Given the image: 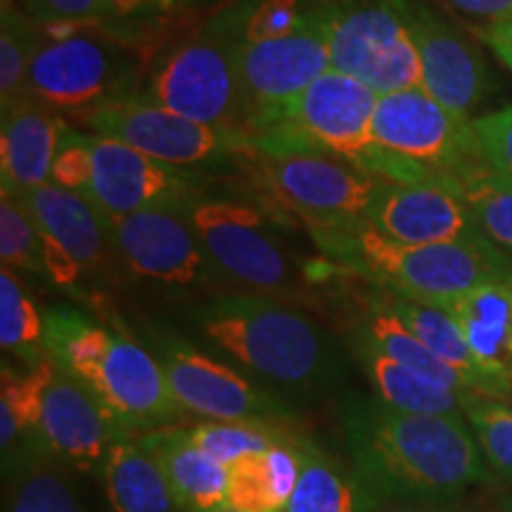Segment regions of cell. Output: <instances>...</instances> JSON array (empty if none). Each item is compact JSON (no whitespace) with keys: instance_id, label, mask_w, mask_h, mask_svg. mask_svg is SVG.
<instances>
[{"instance_id":"cell-1","label":"cell","mask_w":512,"mask_h":512,"mask_svg":"<svg viewBox=\"0 0 512 512\" xmlns=\"http://www.w3.org/2000/svg\"><path fill=\"white\" fill-rule=\"evenodd\" d=\"M339 427L349 465L377 501L458 503L494 479L465 415H418L347 392Z\"/></svg>"},{"instance_id":"cell-2","label":"cell","mask_w":512,"mask_h":512,"mask_svg":"<svg viewBox=\"0 0 512 512\" xmlns=\"http://www.w3.org/2000/svg\"><path fill=\"white\" fill-rule=\"evenodd\" d=\"M188 320L209 349L292 406L325 399L347 377L344 342L299 306L221 292L195 306Z\"/></svg>"},{"instance_id":"cell-3","label":"cell","mask_w":512,"mask_h":512,"mask_svg":"<svg viewBox=\"0 0 512 512\" xmlns=\"http://www.w3.org/2000/svg\"><path fill=\"white\" fill-rule=\"evenodd\" d=\"M46 354L57 370L79 380L133 437L181 418L159 361L117 316L95 320L72 306H50Z\"/></svg>"},{"instance_id":"cell-4","label":"cell","mask_w":512,"mask_h":512,"mask_svg":"<svg viewBox=\"0 0 512 512\" xmlns=\"http://www.w3.org/2000/svg\"><path fill=\"white\" fill-rule=\"evenodd\" d=\"M328 254L382 290L439 309L512 275V256L484 235L408 247L384 238L370 221L344 235Z\"/></svg>"},{"instance_id":"cell-5","label":"cell","mask_w":512,"mask_h":512,"mask_svg":"<svg viewBox=\"0 0 512 512\" xmlns=\"http://www.w3.org/2000/svg\"><path fill=\"white\" fill-rule=\"evenodd\" d=\"M204 254L233 292H249L292 306H318L313 275L294 259L275 223L252 204L202 197L185 204Z\"/></svg>"},{"instance_id":"cell-6","label":"cell","mask_w":512,"mask_h":512,"mask_svg":"<svg viewBox=\"0 0 512 512\" xmlns=\"http://www.w3.org/2000/svg\"><path fill=\"white\" fill-rule=\"evenodd\" d=\"M377 98L366 83L330 69L266 121L240 155H328L358 169L373 150Z\"/></svg>"},{"instance_id":"cell-7","label":"cell","mask_w":512,"mask_h":512,"mask_svg":"<svg viewBox=\"0 0 512 512\" xmlns=\"http://www.w3.org/2000/svg\"><path fill=\"white\" fill-rule=\"evenodd\" d=\"M140 337L162 366L169 392L185 415L290 430L299 422L297 408L290 401L261 387L221 358L204 354L174 330L164 325H145Z\"/></svg>"},{"instance_id":"cell-8","label":"cell","mask_w":512,"mask_h":512,"mask_svg":"<svg viewBox=\"0 0 512 512\" xmlns=\"http://www.w3.org/2000/svg\"><path fill=\"white\" fill-rule=\"evenodd\" d=\"M238 46V38L214 17L209 27L159 60L143 95L185 119L228 133L245 147Z\"/></svg>"},{"instance_id":"cell-9","label":"cell","mask_w":512,"mask_h":512,"mask_svg":"<svg viewBox=\"0 0 512 512\" xmlns=\"http://www.w3.org/2000/svg\"><path fill=\"white\" fill-rule=\"evenodd\" d=\"M242 157L261 188L304 221L325 252L368 221V211L382 185L380 178L328 155Z\"/></svg>"},{"instance_id":"cell-10","label":"cell","mask_w":512,"mask_h":512,"mask_svg":"<svg viewBox=\"0 0 512 512\" xmlns=\"http://www.w3.org/2000/svg\"><path fill=\"white\" fill-rule=\"evenodd\" d=\"M131 55L102 31H69L46 38L31 62V102L57 117L86 121L100 107L138 95Z\"/></svg>"},{"instance_id":"cell-11","label":"cell","mask_w":512,"mask_h":512,"mask_svg":"<svg viewBox=\"0 0 512 512\" xmlns=\"http://www.w3.org/2000/svg\"><path fill=\"white\" fill-rule=\"evenodd\" d=\"M330 64L377 95L422 88L418 46L401 0H337L325 10Z\"/></svg>"},{"instance_id":"cell-12","label":"cell","mask_w":512,"mask_h":512,"mask_svg":"<svg viewBox=\"0 0 512 512\" xmlns=\"http://www.w3.org/2000/svg\"><path fill=\"white\" fill-rule=\"evenodd\" d=\"M373 145L401 162L420 166L451 190H456L458 176L486 164L472 119L446 110L422 88L377 98Z\"/></svg>"},{"instance_id":"cell-13","label":"cell","mask_w":512,"mask_h":512,"mask_svg":"<svg viewBox=\"0 0 512 512\" xmlns=\"http://www.w3.org/2000/svg\"><path fill=\"white\" fill-rule=\"evenodd\" d=\"M119 268L166 290H219L221 275L204 254L185 207L105 216Z\"/></svg>"},{"instance_id":"cell-14","label":"cell","mask_w":512,"mask_h":512,"mask_svg":"<svg viewBox=\"0 0 512 512\" xmlns=\"http://www.w3.org/2000/svg\"><path fill=\"white\" fill-rule=\"evenodd\" d=\"M325 10L328 3L306 27L290 36L238 46V74L242 102H245V143L266 121L283 112L311 83L332 69Z\"/></svg>"},{"instance_id":"cell-15","label":"cell","mask_w":512,"mask_h":512,"mask_svg":"<svg viewBox=\"0 0 512 512\" xmlns=\"http://www.w3.org/2000/svg\"><path fill=\"white\" fill-rule=\"evenodd\" d=\"M83 124L91 126L95 136L119 140L157 162L183 171L242 152V145L228 133L185 119L147 100L143 93L100 107Z\"/></svg>"},{"instance_id":"cell-16","label":"cell","mask_w":512,"mask_h":512,"mask_svg":"<svg viewBox=\"0 0 512 512\" xmlns=\"http://www.w3.org/2000/svg\"><path fill=\"white\" fill-rule=\"evenodd\" d=\"M422 64V91L446 110L470 117L496 91L489 62L463 31L422 0H401Z\"/></svg>"},{"instance_id":"cell-17","label":"cell","mask_w":512,"mask_h":512,"mask_svg":"<svg viewBox=\"0 0 512 512\" xmlns=\"http://www.w3.org/2000/svg\"><path fill=\"white\" fill-rule=\"evenodd\" d=\"M93 183L86 200L102 216H128L145 209L185 207L200 195V176L133 150L119 140L91 136Z\"/></svg>"},{"instance_id":"cell-18","label":"cell","mask_w":512,"mask_h":512,"mask_svg":"<svg viewBox=\"0 0 512 512\" xmlns=\"http://www.w3.org/2000/svg\"><path fill=\"white\" fill-rule=\"evenodd\" d=\"M133 439L76 377L55 368L41 418V451L76 475H100L112 448Z\"/></svg>"},{"instance_id":"cell-19","label":"cell","mask_w":512,"mask_h":512,"mask_svg":"<svg viewBox=\"0 0 512 512\" xmlns=\"http://www.w3.org/2000/svg\"><path fill=\"white\" fill-rule=\"evenodd\" d=\"M368 221L384 238L408 247L484 235L463 197L437 183L382 181Z\"/></svg>"},{"instance_id":"cell-20","label":"cell","mask_w":512,"mask_h":512,"mask_svg":"<svg viewBox=\"0 0 512 512\" xmlns=\"http://www.w3.org/2000/svg\"><path fill=\"white\" fill-rule=\"evenodd\" d=\"M19 200L34 216L38 230L72 256L86 278L110 280L117 275L119 259L110 226L93 202L55 183L41 185Z\"/></svg>"},{"instance_id":"cell-21","label":"cell","mask_w":512,"mask_h":512,"mask_svg":"<svg viewBox=\"0 0 512 512\" xmlns=\"http://www.w3.org/2000/svg\"><path fill=\"white\" fill-rule=\"evenodd\" d=\"M138 444L155 458L183 512L226 508L228 467L190 439L188 427H159L138 434Z\"/></svg>"},{"instance_id":"cell-22","label":"cell","mask_w":512,"mask_h":512,"mask_svg":"<svg viewBox=\"0 0 512 512\" xmlns=\"http://www.w3.org/2000/svg\"><path fill=\"white\" fill-rule=\"evenodd\" d=\"M64 121L43 107H17L3 114L0 128V181L3 195L22 197L50 183Z\"/></svg>"},{"instance_id":"cell-23","label":"cell","mask_w":512,"mask_h":512,"mask_svg":"<svg viewBox=\"0 0 512 512\" xmlns=\"http://www.w3.org/2000/svg\"><path fill=\"white\" fill-rule=\"evenodd\" d=\"M344 347L351 363L361 370L370 384L373 399L401 413L418 415H465V406L472 396H463L453 389L434 384L425 377L401 366L399 361L382 354L375 344L356 332L344 330Z\"/></svg>"},{"instance_id":"cell-24","label":"cell","mask_w":512,"mask_h":512,"mask_svg":"<svg viewBox=\"0 0 512 512\" xmlns=\"http://www.w3.org/2000/svg\"><path fill=\"white\" fill-rule=\"evenodd\" d=\"M380 294L384 304L399 316L408 328L413 330V335L432 351L439 361H444L453 373H458L460 380L467 384L472 394L486 396V399L496 401H508L512 396V380L491 373L489 368L482 366V361L475 356V351L470 349L463 332H460L458 323L451 318V313H446L439 306L420 304L413 299L399 297L382 290Z\"/></svg>"},{"instance_id":"cell-25","label":"cell","mask_w":512,"mask_h":512,"mask_svg":"<svg viewBox=\"0 0 512 512\" xmlns=\"http://www.w3.org/2000/svg\"><path fill=\"white\" fill-rule=\"evenodd\" d=\"M55 377V363L43 361L41 366L19 373L15 366L3 361L0 370V460L3 475L31 458L43 456L41 451V418L46 392Z\"/></svg>"},{"instance_id":"cell-26","label":"cell","mask_w":512,"mask_h":512,"mask_svg":"<svg viewBox=\"0 0 512 512\" xmlns=\"http://www.w3.org/2000/svg\"><path fill=\"white\" fill-rule=\"evenodd\" d=\"M344 330L356 332L363 339H368L370 344H375L382 354H387L394 361H399L401 366L411 368L413 373H418L434 384L453 389V392L463 396H477L467 389V384L460 380L458 373H453L444 361H439L418 337L413 335V330L408 328L396 313L384 304L380 287L375 285L373 292L358 294L354 316H349Z\"/></svg>"},{"instance_id":"cell-27","label":"cell","mask_w":512,"mask_h":512,"mask_svg":"<svg viewBox=\"0 0 512 512\" xmlns=\"http://www.w3.org/2000/svg\"><path fill=\"white\" fill-rule=\"evenodd\" d=\"M470 349L491 373L512 380V275L448 304Z\"/></svg>"},{"instance_id":"cell-28","label":"cell","mask_w":512,"mask_h":512,"mask_svg":"<svg viewBox=\"0 0 512 512\" xmlns=\"http://www.w3.org/2000/svg\"><path fill=\"white\" fill-rule=\"evenodd\" d=\"M302 472L283 512H373L377 498L356 470L309 437L299 441Z\"/></svg>"},{"instance_id":"cell-29","label":"cell","mask_w":512,"mask_h":512,"mask_svg":"<svg viewBox=\"0 0 512 512\" xmlns=\"http://www.w3.org/2000/svg\"><path fill=\"white\" fill-rule=\"evenodd\" d=\"M302 437L228 465L226 508L238 512H283L302 472Z\"/></svg>"},{"instance_id":"cell-30","label":"cell","mask_w":512,"mask_h":512,"mask_svg":"<svg viewBox=\"0 0 512 512\" xmlns=\"http://www.w3.org/2000/svg\"><path fill=\"white\" fill-rule=\"evenodd\" d=\"M98 477L110 512H183L155 458L136 437L112 448Z\"/></svg>"},{"instance_id":"cell-31","label":"cell","mask_w":512,"mask_h":512,"mask_svg":"<svg viewBox=\"0 0 512 512\" xmlns=\"http://www.w3.org/2000/svg\"><path fill=\"white\" fill-rule=\"evenodd\" d=\"M3 512H91L76 472L48 456L3 475Z\"/></svg>"},{"instance_id":"cell-32","label":"cell","mask_w":512,"mask_h":512,"mask_svg":"<svg viewBox=\"0 0 512 512\" xmlns=\"http://www.w3.org/2000/svg\"><path fill=\"white\" fill-rule=\"evenodd\" d=\"M43 24L22 10L17 0H3L0 12V105L3 114L31 102L29 69L43 46Z\"/></svg>"},{"instance_id":"cell-33","label":"cell","mask_w":512,"mask_h":512,"mask_svg":"<svg viewBox=\"0 0 512 512\" xmlns=\"http://www.w3.org/2000/svg\"><path fill=\"white\" fill-rule=\"evenodd\" d=\"M0 347L27 370L48 361L46 316L10 268L0 271Z\"/></svg>"},{"instance_id":"cell-34","label":"cell","mask_w":512,"mask_h":512,"mask_svg":"<svg viewBox=\"0 0 512 512\" xmlns=\"http://www.w3.org/2000/svg\"><path fill=\"white\" fill-rule=\"evenodd\" d=\"M456 192L463 197L486 240L512 256V181L489 164H479L456 178Z\"/></svg>"},{"instance_id":"cell-35","label":"cell","mask_w":512,"mask_h":512,"mask_svg":"<svg viewBox=\"0 0 512 512\" xmlns=\"http://www.w3.org/2000/svg\"><path fill=\"white\" fill-rule=\"evenodd\" d=\"M323 5L309 0H242L219 19L240 43H264L306 27Z\"/></svg>"},{"instance_id":"cell-36","label":"cell","mask_w":512,"mask_h":512,"mask_svg":"<svg viewBox=\"0 0 512 512\" xmlns=\"http://www.w3.org/2000/svg\"><path fill=\"white\" fill-rule=\"evenodd\" d=\"M188 434L202 451H207L211 458L226 467L233 465L235 460L252 456V453H264L268 448L302 437V432L290 430V427L219 420L195 422L188 427Z\"/></svg>"},{"instance_id":"cell-37","label":"cell","mask_w":512,"mask_h":512,"mask_svg":"<svg viewBox=\"0 0 512 512\" xmlns=\"http://www.w3.org/2000/svg\"><path fill=\"white\" fill-rule=\"evenodd\" d=\"M0 261L15 273L46 275L43 235L19 197L0 200Z\"/></svg>"},{"instance_id":"cell-38","label":"cell","mask_w":512,"mask_h":512,"mask_svg":"<svg viewBox=\"0 0 512 512\" xmlns=\"http://www.w3.org/2000/svg\"><path fill=\"white\" fill-rule=\"evenodd\" d=\"M465 418L491 472L512 484V408L503 401L472 396L465 406Z\"/></svg>"},{"instance_id":"cell-39","label":"cell","mask_w":512,"mask_h":512,"mask_svg":"<svg viewBox=\"0 0 512 512\" xmlns=\"http://www.w3.org/2000/svg\"><path fill=\"white\" fill-rule=\"evenodd\" d=\"M147 5H162L159 0H27L22 10L41 24L76 22L95 24L126 15H136Z\"/></svg>"},{"instance_id":"cell-40","label":"cell","mask_w":512,"mask_h":512,"mask_svg":"<svg viewBox=\"0 0 512 512\" xmlns=\"http://www.w3.org/2000/svg\"><path fill=\"white\" fill-rule=\"evenodd\" d=\"M50 183H55L57 188L76 192L81 197H88L93 183L91 136L76 131L72 126H64Z\"/></svg>"},{"instance_id":"cell-41","label":"cell","mask_w":512,"mask_h":512,"mask_svg":"<svg viewBox=\"0 0 512 512\" xmlns=\"http://www.w3.org/2000/svg\"><path fill=\"white\" fill-rule=\"evenodd\" d=\"M472 124H475V133L482 145L484 162L496 174L512 181V105L472 119Z\"/></svg>"},{"instance_id":"cell-42","label":"cell","mask_w":512,"mask_h":512,"mask_svg":"<svg viewBox=\"0 0 512 512\" xmlns=\"http://www.w3.org/2000/svg\"><path fill=\"white\" fill-rule=\"evenodd\" d=\"M475 36L484 46L494 50L498 60L512 72V15L498 19V22L479 24L475 27Z\"/></svg>"},{"instance_id":"cell-43","label":"cell","mask_w":512,"mask_h":512,"mask_svg":"<svg viewBox=\"0 0 512 512\" xmlns=\"http://www.w3.org/2000/svg\"><path fill=\"white\" fill-rule=\"evenodd\" d=\"M444 3L467 17L482 19L484 24L512 15V0H444Z\"/></svg>"},{"instance_id":"cell-44","label":"cell","mask_w":512,"mask_h":512,"mask_svg":"<svg viewBox=\"0 0 512 512\" xmlns=\"http://www.w3.org/2000/svg\"><path fill=\"white\" fill-rule=\"evenodd\" d=\"M373 512H470L458 503H399V501H377Z\"/></svg>"},{"instance_id":"cell-45","label":"cell","mask_w":512,"mask_h":512,"mask_svg":"<svg viewBox=\"0 0 512 512\" xmlns=\"http://www.w3.org/2000/svg\"><path fill=\"white\" fill-rule=\"evenodd\" d=\"M501 510H503V512H512V494H508V496L503 498V501H501Z\"/></svg>"},{"instance_id":"cell-46","label":"cell","mask_w":512,"mask_h":512,"mask_svg":"<svg viewBox=\"0 0 512 512\" xmlns=\"http://www.w3.org/2000/svg\"><path fill=\"white\" fill-rule=\"evenodd\" d=\"M162 5H178V3H190V0H159Z\"/></svg>"},{"instance_id":"cell-47","label":"cell","mask_w":512,"mask_h":512,"mask_svg":"<svg viewBox=\"0 0 512 512\" xmlns=\"http://www.w3.org/2000/svg\"><path fill=\"white\" fill-rule=\"evenodd\" d=\"M195 3H221V0H195Z\"/></svg>"},{"instance_id":"cell-48","label":"cell","mask_w":512,"mask_h":512,"mask_svg":"<svg viewBox=\"0 0 512 512\" xmlns=\"http://www.w3.org/2000/svg\"><path fill=\"white\" fill-rule=\"evenodd\" d=\"M214 512H238V510H228V508H221V510H214Z\"/></svg>"},{"instance_id":"cell-49","label":"cell","mask_w":512,"mask_h":512,"mask_svg":"<svg viewBox=\"0 0 512 512\" xmlns=\"http://www.w3.org/2000/svg\"><path fill=\"white\" fill-rule=\"evenodd\" d=\"M17 3H19V5H22V3H27V0H17Z\"/></svg>"}]
</instances>
